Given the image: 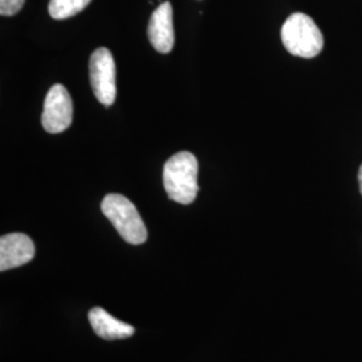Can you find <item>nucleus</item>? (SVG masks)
I'll return each mask as SVG.
<instances>
[{
  "label": "nucleus",
  "instance_id": "obj_1",
  "mask_svg": "<svg viewBox=\"0 0 362 362\" xmlns=\"http://www.w3.org/2000/svg\"><path fill=\"white\" fill-rule=\"evenodd\" d=\"M199 163L191 152L172 156L164 165L163 181L170 200L180 204L194 203L199 194Z\"/></svg>",
  "mask_w": 362,
  "mask_h": 362
},
{
  "label": "nucleus",
  "instance_id": "obj_2",
  "mask_svg": "<svg viewBox=\"0 0 362 362\" xmlns=\"http://www.w3.org/2000/svg\"><path fill=\"white\" fill-rule=\"evenodd\" d=\"M286 50L300 58H314L324 49V35L309 15L296 13L287 18L282 31Z\"/></svg>",
  "mask_w": 362,
  "mask_h": 362
},
{
  "label": "nucleus",
  "instance_id": "obj_3",
  "mask_svg": "<svg viewBox=\"0 0 362 362\" xmlns=\"http://www.w3.org/2000/svg\"><path fill=\"white\" fill-rule=\"evenodd\" d=\"M101 209L125 242L134 246L146 242L148 231L145 223L128 197L118 194H106Z\"/></svg>",
  "mask_w": 362,
  "mask_h": 362
},
{
  "label": "nucleus",
  "instance_id": "obj_4",
  "mask_svg": "<svg viewBox=\"0 0 362 362\" xmlns=\"http://www.w3.org/2000/svg\"><path fill=\"white\" fill-rule=\"evenodd\" d=\"M90 83L95 98L109 107L116 101V64L112 52L106 47H98L91 54L89 62Z\"/></svg>",
  "mask_w": 362,
  "mask_h": 362
},
{
  "label": "nucleus",
  "instance_id": "obj_5",
  "mask_svg": "<svg viewBox=\"0 0 362 362\" xmlns=\"http://www.w3.org/2000/svg\"><path fill=\"white\" fill-rule=\"evenodd\" d=\"M73 122V103L64 85L55 83L45 98L42 125L49 133H62Z\"/></svg>",
  "mask_w": 362,
  "mask_h": 362
},
{
  "label": "nucleus",
  "instance_id": "obj_6",
  "mask_svg": "<svg viewBox=\"0 0 362 362\" xmlns=\"http://www.w3.org/2000/svg\"><path fill=\"white\" fill-rule=\"evenodd\" d=\"M35 255V246L30 236L13 233L0 238V270L7 272L31 262Z\"/></svg>",
  "mask_w": 362,
  "mask_h": 362
},
{
  "label": "nucleus",
  "instance_id": "obj_7",
  "mask_svg": "<svg viewBox=\"0 0 362 362\" xmlns=\"http://www.w3.org/2000/svg\"><path fill=\"white\" fill-rule=\"evenodd\" d=\"M148 37L156 50L163 54L172 52L175 45L173 11L169 1L161 3L156 8L148 26Z\"/></svg>",
  "mask_w": 362,
  "mask_h": 362
},
{
  "label": "nucleus",
  "instance_id": "obj_8",
  "mask_svg": "<svg viewBox=\"0 0 362 362\" xmlns=\"http://www.w3.org/2000/svg\"><path fill=\"white\" fill-rule=\"evenodd\" d=\"M89 322L94 333L104 339H125L134 334L136 329L110 315L103 308H93L89 311Z\"/></svg>",
  "mask_w": 362,
  "mask_h": 362
},
{
  "label": "nucleus",
  "instance_id": "obj_9",
  "mask_svg": "<svg viewBox=\"0 0 362 362\" xmlns=\"http://www.w3.org/2000/svg\"><path fill=\"white\" fill-rule=\"evenodd\" d=\"M91 0H50L49 13L54 19H67L81 13Z\"/></svg>",
  "mask_w": 362,
  "mask_h": 362
},
{
  "label": "nucleus",
  "instance_id": "obj_10",
  "mask_svg": "<svg viewBox=\"0 0 362 362\" xmlns=\"http://www.w3.org/2000/svg\"><path fill=\"white\" fill-rule=\"evenodd\" d=\"M26 0H0V15L13 16L19 13L25 6Z\"/></svg>",
  "mask_w": 362,
  "mask_h": 362
},
{
  "label": "nucleus",
  "instance_id": "obj_11",
  "mask_svg": "<svg viewBox=\"0 0 362 362\" xmlns=\"http://www.w3.org/2000/svg\"><path fill=\"white\" fill-rule=\"evenodd\" d=\"M358 182H360V192L362 194V165L360 167V172H358Z\"/></svg>",
  "mask_w": 362,
  "mask_h": 362
}]
</instances>
